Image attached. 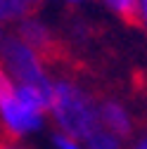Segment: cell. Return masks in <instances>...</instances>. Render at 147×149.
I'll return each instance as SVG.
<instances>
[{"instance_id":"4fadbf2b","label":"cell","mask_w":147,"mask_h":149,"mask_svg":"<svg viewBox=\"0 0 147 149\" xmlns=\"http://www.w3.org/2000/svg\"><path fill=\"white\" fill-rule=\"evenodd\" d=\"M5 38H7V36L3 33V29H0V47H3V43H5Z\"/></svg>"},{"instance_id":"5b68a950","label":"cell","mask_w":147,"mask_h":149,"mask_svg":"<svg viewBox=\"0 0 147 149\" xmlns=\"http://www.w3.org/2000/svg\"><path fill=\"white\" fill-rule=\"evenodd\" d=\"M100 121L112 130L116 137H128L133 130L131 116L119 102H102L100 104Z\"/></svg>"},{"instance_id":"6da1fadb","label":"cell","mask_w":147,"mask_h":149,"mask_svg":"<svg viewBox=\"0 0 147 149\" xmlns=\"http://www.w3.org/2000/svg\"><path fill=\"white\" fill-rule=\"evenodd\" d=\"M50 111L62 133L74 140H88L100 128V107L93 97L69 81H57L50 95Z\"/></svg>"},{"instance_id":"277c9868","label":"cell","mask_w":147,"mask_h":149,"mask_svg":"<svg viewBox=\"0 0 147 149\" xmlns=\"http://www.w3.org/2000/svg\"><path fill=\"white\" fill-rule=\"evenodd\" d=\"M19 38L33 47L36 52L41 54V59H50V62H57L64 57V47L62 43L52 36V31L41 24L38 19H33V17H24V22L19 24Z\"/></svg>"},{"instance_id":"7c38bea8","label":"cell","mask_w":147,"mask_h":149,"mask_svg":"<svg viewBox=\"0 0 147 149\" xmlns=\"http://www.w3.org/2000/svg\"><path fill=\"white\" fill-rule=\"evenodd\" d=\"M0 149H22V147H14V144H0Z\"/></svg>"},{"instance_id":"5bb4252c","label":"cell","mask_w":147,"mask_h":149,"mask_svg":"<svg viewBox=\"0 0 147 149\" xmlns=\"http://www.w3.org/2000/svg\"><path fill=\"white\" fill-rule=\"evenodd\" d=\"M135 149H147V140H142V142H140V144H138Z\"/></svg>"},{"instance_id":"3957f363","label":"cell","mask_w":147,"mask_h":149,"mask_svg":"<svg viewBox=\"0 0 147 149\" xmlns=\"http://www.w3.org/2000/svg\"><path fill=\"white\" fill-rule=\"evenodd\" d=\"M0 118H3V125L12 137H19V135L33 133V130L41 128L43 111H36L26 102H22L19 95L14 92V95H10L0 102Z\"/></svg>"},{"instance_id":"9c48e42d","label":"cell","mask_w":147,"mask_h":149,"mask_svg":"<svg viewBox=\"0 0 147 149\" xmlns=\"http://www.w3.org/2000/svg\"><path fill=\"white\" fill-rule=\"evenodd\" d=\"M14 92H17V88L12 85L10 76L3 71V66H0V102H3L5 97H10V95H14Z\"/></svg>"},{"instance_id":"30bf717a","label":"cell","mask_w":147,"mask_h":149,"mask_svg":"<svg viewBox=\"0 0 147 149\" xmlns=\"http://www.w3.org/2000/svg\"><path fill=\"white\" fill-rule=\"evenodd\" d=\"M52 142H55V147H57V149H81L78 144H76V140H74V137H69V135H55L52 137Z\"/></svg>"},{"instance_id":"52a82bcc","label":"cell","mask_w":147,"mask_h":149,"mask_svg":"<svg viewBox=\"0 0 147 149\" xmlns=\"http://www.w3.org/2000/svg\"><path fill=\"white\" fill-rule=\"evenodd\" d=\"M31 14H33V7L26 0H0V22H12Z\"/></svg>"},{"instance_id":"9a60e30c","label":"cell","mask_w":147,"mask_h":149,"mask_svg":"<svg viewBox=\"0 0 147 149\" xmlns=\"http://www.w3.org/2000/svg\"><path fill=\"white\" fill-rule=\"evenodd\" d=\"M71 3H76V0H71Z\"/></svg>"},{"instance_id":"8fae6325","label":"cell","mask_w":147,"mask_h":149,"mask_svg":"<svg viewBox=\"0 0 147 149\" xmlns=\"http://www.w3.org/2000/svg\"><path fill=\"white\" fill-rule=\"evenodd\" d=\"M140 3V14H142V22H147V0H138Z\"/></svg>"},{"instance_id":"ba28073f","label":"cell","mask_w":147,"mask_h":149,"mask_svg":"<svg viewBox=\"0 0 147 149\" xmlns=\"http://www.w3.org/2000/svg\"><path fill=\"white\" fill-rule=\"evenodd\" d=\"M88 149H121V140L104 128H97L88 135Z\"/></svg>"},{"instance_id":"8992f818","label":"cell","mask_w":147,"mask_h":149,"mask_svg":"<svg viewBox=\"0 0 147 149\" xmlns=\"http://www.w3.org/2000/svg\"><path fill=\"white\" fill-rule=\"evenodd\" d=\"M107 5L116 12V17L128 24L131 29H142V14H140V3L138 0H107Z\"/></svg>"},{"instance_id":"7a4b0ae2","label":"cell","mask_w":147,"mask_h":149,"mask_svg":"<svg viewBox=\"0 0 147 149\" xmlns=\"http://www.w3.org/2000/svg\"><path fill=\"white\" fill-rule=\"evenodd\" d=\"M0 54H3L10 73L17 78L19 85H29V88H38V90L52 92V83L45 76L41 54L33 47H29L22 38H14V36L5 38L3 47H0Z\"/></svg>"}]
</instances>
